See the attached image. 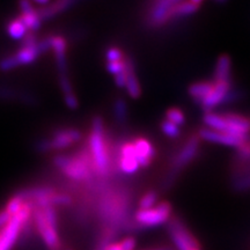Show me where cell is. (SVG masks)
Listing matches in <instances>:
<instances>
[{"instance_id": "ffe728a7", "label": "cell", "mask_w": 250, "mask_h": 250, "mask_svg": "<svg viewBox=\"0 0 250 250\" xmlns=\"http://www.w3.org/2000/svg\"><path fill=\"white\" fill-rule=\"evenodd\" d=\"M127 93L132 99H138L140 96V86L134 73V67L132 62L127 61V71H126V85H125Z\"/></svg>"}, {"instance_id": "9a60e30c", "label": "cell", "mask_w": 250, "mask_h": 250, "mask_svg": "<svg viewBox=\"0 0 250 250\" xmlns=\"http://www.w3.org/2000/svg\"><path fill=\"white\" fill-rule=\"evenodd\" d=\"M0 99L2 100H18L29 105L37 104V99L33 94L27 92H20L7 87H0Z\"/></svg>"}, {"instance_id": "5b68a950", "label": "cell", "mask_w": 250, "mask_h": 250, "mask_svg": "<svg viewBox=\"0 0 250 250\" xmlns=\"http://www.w3.org/2000/svg\"><path fill=\"white\" fill-rule=\"evenodd\" d=\"M170 213V205L162 202L148 210H139L136 213V223L142 227H155L168 221Z\"/></svg>"}, {"instance_id": "8992f818", "label": "cell", "mask_w": 250, "mask_h": 250, "mask_svg": "<svg viewBox=\"0 0 250 250\" xmlns=\"http://www.w3.org/2000/svg\"><path fill=\"white\" fill-rule=\"evenodd\" d=\"M81 139V132L77 129H66L57 131L50 139L41 140L37 144V151L49 152L52 149H61L71 146Z\"/></svg>"}, {"instance_id": "d6986e66", "label": "cell", "mask_w": 250, "mask_h": 250, "mask_svg": "<svg viewBox=\"0 0 250 250\" xmlns=\"http://www.w3.org/2000/svg\"><path fill=\"white\" fill-rule=\"evenodd\" d=\"M201 4H202L201 1H196V0H191V1H187V2L177 1L173 7V9H171L170 18L171 19L182 18V17H187V15L193 14L195 12L198 11Z\"/></svg>"}, {"instance_id": "d590c367", "label": "cell", "mask_w": 250, "mask_h": 250, "mask_svg": "<svg viewBox=\"0 0 250 250\" xmlns=\"http://www.w3.org/2000/svg\"><path fill=\"white\" fill-rule=\"evenodd\" d=\"M127 61H129V59H127ZM126 71L123 72V73H120L117 74V76H115V83H116V85L118 87H125V85H126Z\"/></svg>"}, {"instance_id": "f1b7e54d", "label": "cell", "mask_w": 250, "mask_h": 250, "mask_svg": "<svg viewBox=\"0 0 250 250\" xmlns=\"http://www.w3.org/2000/svg\"><path fill=\"white\" fill-rule=\"evenodd\" d=\"M49 205H70L72 203V198L68 195L64 193H52L48 198Z\"/></svg>"}, {"instance_id": "1f68e13d", "label": "cell", "mask_w": 250, "mask_h": 250, "mask_svg": "<svg viewBox=\"0 0 250 250\" xmlns=\"http://www.w3.org/2000/svg\"><path fill=\"white\" fill-rule=\"evenodd\" d=\"M108 62H121L123 61V54L120 49L117 48H110L107 50V54H105Z\"/></svg>"}, {"instance_id": "3957f363", "label": "cell", "mask_w": 250, "mask_h": 250, "mask_svg": "<svg viewBox=\"0 0 250 250\" xmlns=\"http://www.w3.org/2000/svg\"><path fill=\"white\" fill-rule=\"evenodd\" d=\"M31 205L26 203L22 210L11 219V221L0 229V250H12L19 235L29 219Z\"/></svg>"}, {"instance_id": "e0dca14e", "label": "cell", "mask_w": 250, "mask_h": 250, "mask_svg": "<svg viewBox=\"0 0 250 250\" xmlns=\"http://www.w3.org/2000/svg\"><path fill=\"white\" fill-rule=\"evenodd\" d=\"M214 87V81H198L189 87V95L196 102L202 103Z\"/></svg>"}, {"instance_id": "6da1fadb", "label": "cell", "mask_w": 250, "mask_h": 250, "mask_svg": "<svg viewBox=\"0 0 250 250\" xmlns=\"http://www.w3.org/2000/svg\"><path fill=\"white\" fill-rule=\"evenodd\" d=\"M89 151L94 170L98 171L100 175L108 174L109 155L103 136V121L99 116L93 118L92 132L89 136Z\"/></svg>"}, {"instance_id": "f546056e", "label": "cell", "mask_w": 250, "mask_h": 250, "mask_svg": "<svg viewBox=\"0 0 250 250\" xmlns=\"http://www.w3.org/2000/svg\"><path fill=\"white\" fill-rule=\"evenodd\" d=\"M107 68L111 74H114V76H117V74L123 73V72L126 71V68H127V59H123V61H121V62H108Z\"/></svg>"}, {"instance_id": "cb8c5ba5", "label": "cell", "mask_w": 250, "mask_h": 250, "mask_svg": "<svg viewBox=\"0 0 250 250\" xmlns=\"http://www.w3.org/2000/svg\"><path fill=\"white\" fill-rule=\"evenodd\" d=\"M166 121L170 122L177 126L182 125L186 121V116H184L183 111L179 108H170L166 112Z\"/></svg>"}, {"instance_id": "e575fe53", "label": "cell", "mask_w": 250, "mask_h": 250, "mask_svg": "<svg viewBox=\"0 0 250 250\" xmlns=\"http://www.w3.org/2000/svg\"><path fill=\"white\" fill-rule=\"evenodd\" d=\"M236 187L239 188L240 190H248V189H250V175H248V176H246V177H243L242 180L237 181Z\"/></svg>"}, {"instance_id": "4dcf8cb0", "label": "cell", "mask_w": 250, "mask_h": 250, "mask_svg": "<svg viewBox=\"0 0 250 250\" xmlns=\"http://www.w3.org/2000/svg\"><path fill=\"white\" fill-rule=\"evenodd\" d=\"M59 83H61V88L62 90V93H64V98L65 96L74 95L73 88H72V85L67 74H59Z\"/></svg>"}, {"instance_id": "52a82bcc", "label": "cell", "mask_w": 250, "mask_h": 250, "mask_svg": "<svg viewBox=\"0 0 250 250\" xmlns=\"http://www.w3.org/2000/svg\"><path fill=\"white\" fill-rule=\"evenodd\" d=\"M34 218H35L37 230H39L43 242L45 243L49 250H61L62 245L57 233V226L49 223L48 219L43 213L42 208H36L35 212H34Z\"/></svg>"}, {"instance_id": "30bf717a", "label": "cell", "mask_w": 250, "mask_h": 250, "mask_svg": "<svg viewBox=\"0 0 250 250\" xmlns=\"http://www.w3.org/2000/svg\"><path fill=\"white\" fill-rule=\"evenodd\" d=\"M199 136L203 140H206V142L210 143H215V144H221V145L226 146H233V147H240L246 140L239 139L236 137L230 136V134L220 132V131H215L211 129H202L201 132H199Z\"/></svg>"}, {"instance_id": "7402d4cb", "label": "cell", "mask_w": 250, "mask_h": 250, "mask_svg": "<svg viewBox=\"0 0 250 250\" xmlns=\"http://www.w3.org/2000/svg\"><path fill=\"white\" fill-rule=\"evenodd\" d=\"M40 51L37 49V44L33 46H22V49L20 51H18L13 57L15 61H17L18 65H27L33 62L35 59L39 57Z\"/></svg>"}, {"instance_id": "484cf974", "label": "cell", "mask_w": 250, "mask_h": 250, "mask_svg": "<svg viewBox=\"0 0 250 250\" xmlns=\"http://www.w3.org/2000/svg\"><path fill=\"white\" fill-rule=\"evenodd\" d=\"M161 130H162V132H164L167 137H169V138H177V137H180V134H181L179 126L173 123H170V122H168V121L162 122Z\"/></svg>"}, {"instance_id": "d4e9b609", "label": "cell", "mask_w": 250, "mask_h": 250, "mask_svg": "<svg viewBox=\"0 0 250 250\" xmlns=\"http://www.w3.org/2000/svg\"><path fill=\"white\" fill-rule=\"evenodd\" d=\"M24 204H26V202H24L21 197L15 195L13 198H11V201L7 203L5 210L7 211L12 217H14V215H17L19 212L22 210Z\"/></svg>"}, {"instance_id": "9c48e42d", "label": "cell", "mask_w": 250, "mask_h": 250, "mask_svg": "<svg viewBox=\"0 0 250 250\" xmlns=\"http://www.w3.org/2000/svg\"><path fill=\"white\" fill-rule=\"evenodd\" d=\"M229 90L230 81H227V83H214L213 89L204 99V101L201 103L202 107L205 109L206 112L211 111V109L217 107V105L223 103L227 99Z\"/></svg>"}, {"instance_id": "5bb4252c", "label": "cell", "mask_w": 250, "mask_h": 250, "mask_svg": "<svg viewBox=\"0 0 250 250\" xmlns=\"http://www.w3.org/2000/svg\"><path fill=\"white\" fill-rule=\"evenodd\" d=\"M20 8L22 14H21V21L24 23L28 29L30 30H37L41 27V19L39 17V13L33 8V6L29 1H21Z\"/></svg>"}, {"instance_id": "ac0fdd59", "label": "cell", "mask_w": 250, "mask_h": 250, "mask_svg": "<svg viewBox=\"0 0 250 250\" xmlns=\"http://www.w3.org/2000/svg\"><path fill=\"white\" fill-rule=\"evenodd\" d=\"M230 81V59L228 56H220L215 65L214 83H227Z\"/></svg>"}, {"instance_id": "277c9868", "label": "cell", "mask_w": 250, "mask_h": 250, "mask_svg": "<svg viewBox=\"0 0 250 250\" xmlns=\"http://www.w3.org/2000/svg\"><path fill=\"white\" fill-rule=\"evenodd\" d=\"M168 233L177 250H190L193 248H201L198 241L192 235L180 219L173 218L168 224Z\"/></svg>"}, {"instance_id": "7a4b0ae2", "label": "cell", "mask_w": 250, "mask_h": 250, "mask_svg": "<svg viewBox=\"0 0 250 250\" xmlns=\"http://www.w3.org/2000/svg\"><path fill=\"white\" fill-rule=\"evenodd\" d=\"M55 165L59 169H62L66 176L74 181L88 180L93 170L92 159L83 152L73 158L64 155L56 156Z\"/></svg>"}, {"instance_id": "8d00e7d4", "label": "cell", "mask_w": 250, "mask_h": 250, "mask_svg": "<svg viewBox=\"0 0 250 250\" xmlns=\"http://www.w3.org/2000/svg\"><path fill=\"white\" fill-rule=\"evenodd\" d=\"M103 250H123L122 248L121 242H115V243H109L108 246H105Z\"/></svg>"}, {"instance_id": "4fadbf2b", "label": "cell", "mask_w": 250, "mask_h": 250, "mask_svg": "<svg viewBox=\"0 0 250 250\" xmlns=\"http://www.w3.org/2000/svg\"><path fill=\"white\" fill-rule=\"evenodd\" d=\"M197 151H198V138H195V137H193V138L188 140L186 146L181 149L179 154H177L176 158H175L174 169L175 170L181 169V168H183L184 166L190 164V162L195 159Z\"/></svg>"}, {"instance_id": "4316f807", "label": "cell", "mask_w": 250, "mask_h": 250, "mask_svg": "<svg viewBox=\"0 0 250 250\" xmlns=\"http://www.w3.org/2000/svg\"><path fill=\"white\" fill-rule=\"evenodd\" d=\"M115 116H116L118 122H124L127 117V108L126 103L123 99H118L116 103H115Z\"/></svg>"}, {"instance_id": "ba28073f", "label": "cell", "mask_w": 250, "mask_h": 250, "mask_svg": "<svg viewBox=\"0 0 250 250\" xmlns=\"http://www.w3.org/2000/svg\"><path fill=\"white\" fill-rule=\"evenodd\" d=\"M177 1L174 0H164V1L154 2L149 9L148 21L152 26H161L170 20L171 9Z\"/></svg>"}, {"instance_id": "ab89813d", "label": "cell", "mask_w": 250, "mask_h": 250, "mask_svg": "<svg viewBox=\"0 0 250 250\" xmlns=\"http://www.w3.org/2000/svg\"><path fill=\"white\" fill-rule=\"evenodd\" d=\"M67 250H72V249H67Z\"/></svg>"}, {"instance_id": "836d02e7", "label": "cell", "mask_w": 250, "mask_h": 250, "mask_svg": "<svg viewBox=\"0 0 250 250\" xmlns=\"http://www.w3.org/2000/svg\"><path fill=\"white\" fill-rule=\"evenodd\" d=\"M12 218H13V217H12V215L9 214L6 210L0 212V229H1L2 227H5L6 225H7L9 221H11Z\"/></svg>"}, {"instance_id": "44dd1931", "label": "cell", "mask_w": 250, "mask_h": 250, "mask_svg": "<svg viewBox=\"0 0 250 250\" xmlns=\"http://www.w3.org/2000/svg\"><path fill=\"white\" fill-rule=\"evenodd\" d=\"M55 193V190L51 188H30V189H23L17 193V196L21 197L24 202L27 199L35 202L37 199L43 198V197H48Z\"/></svg>"}, {"instance_id": "2e32d148", "label": "cell", "mask_w": 250, "mask_h": 250, "mask_svg": "<svg viewBox=\"0 0 250 250\" xmlns=\"http://www.w3.org/2000/svg\"><path fill=\"white\" fill-rule=\"evenodd\" d=\"M74 4L76 2L72 1V0H62V1H57L55 4H49L44 8H41L37 13H39L41 20H48V19L54 18L56 14L66 11L72 6H74Z\"/></svg>"}, {"instance_id": "74e56055", "label": "cell", "mask_w": 250, "mask_h": 250, "mask_svg": "<svg viewBox=\"0 0 250 250\" xmlns=\"http://www.w3.org/2000/svg\"><path fill=\"white\" fill-rule=\"evenodd\" d=\"M146 250H174V249L170 248V247H167V246H161V247H155V248H149Z\"/></svg>"}, {"instance_id": "7c38bea8", "label": "cell", "mask_w": 250, "mask_h": 250, "mask_svg": "<svg viewBox=\"0 0 250 250\" xmlns=\"http://www.w3.org/2000/svg\"><path fill=\"white\" fill-rule=\"evenodd\" d=\"M132 144L139 166L140 167H147L155 156V151L152 144L147 139L144 138L136 139Z\"/></svg>"}, {"instance_id": "603a6c76", "label": "cell", "mask_w": 250, "mask_h": 250, "mask_svg": "<svg viewBox=\"0 0 250 250\" xmlns=\"http://www.w3.org/2000/svg\"><path fill=\"white\" fill-rule=\"evenodd\" d=\"M7 31L9 36L13 37L14 40H20L24 39V36L27 35V27L24 26V23L21 21V19H15L8 24Z\"/></svg>"}, {"instance_id": "8fae6325", "label": "cell", "mask_w": 250, "mask_h": 250, "mask_svg": "<svg viewBox=\"0 0 250 250\" xmlns=\"http://www.w3.org/2000/svg\"><path fill=\"white\" fill-rule=\"evenodd\" d=\"M120 167L121 169L126 174L136 173V171L138 170V168L140 167L138 160H137L136 151H134L132 143H126L122 146Z\"/></svg>"}, {"instance_id": "d6a6232c", "label": "cell", "mask_w": 250, "mask_h": 250, "mask_svg": "<svg viewBox=\"0 0 250 250\" xmlns=\"http://www.w3.org/2000/svg\"><path fill=\"white\" fill-rule=\"evenodd\" d=\"M121 245L123 250H134V248H136V240L133 237H126L123 241H121Z\"/></svg>"}, {"instance_id": "83f0119b", "label": "cell", "mask_w": 250, "mask_h": 250, "mask_svg": "<svg viewBox=\"0 0 250 250\" xmlns=\"http://www.w3.org/2000/svg\"><path fill=\"white\" fill-rule=\"evenodd\" d=\"M158 201V195L154 191H149L140 199V210H148L154 208L155 203Z\"/></svg>"}, {"instance_id": "f35d334b", "label": "cell", "mask_w": 250, "mask_h": 250, "mask_svg": "<svg viewBox=\"0 0 250 250\" xmlns=\"http://www.w3.org/2000/svg\"><path fill=\"white\" fill-rule=\"evenodd\" d=\"M190 250H201V248H193V249H190Z\"/></svg>"}]
</instances>
